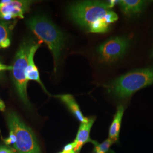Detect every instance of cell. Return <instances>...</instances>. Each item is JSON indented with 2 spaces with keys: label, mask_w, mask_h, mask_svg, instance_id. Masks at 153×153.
<instances>
[{
  "label": "cell",
  "mask_w": 153,
  "mask_h": 153,
  "mask_svg": "<svg viewBox=\"0 0 153 153\" xmlns=\"http://www.w3.org/2000/svg\"><path fill=\"white\" fill-rule=\"evenodd\" d=\"M66 11L73 22L88 33H107L118 19L107 2L97 1L74 2L68 7Z\"/></svg>",
  "instance_id": "obj_1"
},
{
  "label": "cell",
  "mask_w": 153,
  "mask_h": 153,
  "mask_svg": "<svg viewBox=\"0 0 153 153\" xmlns=\"http://www.w3.org/2000/svg\"><path fill=\"white\" fill-rule=\"evenodd\" d=\"M152 85H153V66L129 71L104 86L108 93L114 97L126 99Z\"/></svg>",
  "instance_id": "obj_2"
},
{
  "label": "cell",
  "mask_w": 153,
  "mask_h": 153,
  "mask_svg": "<svg viewBox=\"0 0 153 153\" xmlns=\"http://www.w3.org/2000/svg\"><path fill=\"white\" fill-rule=\"evenodd\" d=\"M27 23L35 35L42 42L47 44L51 51L54 60V71H56L65 45L63 33L45 16H33L28 21Z\"/></svg>",
  "instance_id": "obj_3"
},
{
  "label": "cell",
  "mask_w": 153,
  "mask_h": 153,
  "mask_svg": "<svg viewBox=\"0 0 153 153\" xmlns=\"http://www.w3.org/2000/svg\"><path fill=\"white\" fill-rule=\"evenodd\" d=\"M6 119L10 131H13L16 136L14 148L18 153H41L32 129L22 121L16 112H9Z\"/></svg>",
  "instance_id": "obj_4"
},
{
  "label": "cell",
  "mask_w": 153,
  "mask_h": 153,
  "mask_svg": "<svg viewBox=\"0 0 153 153\" xmlns=\"http://www.w3.org/2000/svg\"><path fill=\"white\" fill-rule=\"evenodd\" d=\"M31 45L27 42H24L16 52L13 65V77L16 92L23 103L27 107H31L28 99L27 85L28 81L26 76L27 66L28 51Z\"/></svg>",
  "instance_id": "obj_5"
},
{
  "label": "cell",
  "mask_w": 153,
  "mask_h": 153,
  "mask_svg": "<svg viewBox=\"0 0 153 153\" xmlns=\"http://www.w3.org/2000/svg\"><path fill=\"white\" fill-rule=\"evenodd\" d=\"M130 46L129 39L125 36H115L107 40L97 48L99 60L104 63L116 62L126 53Z\"/></svg>",
  "instance_id": "obj_6"
},
{
  "label": "cell",
  "mask_w": 153,
  "mask_h": 153,
  "mask_svg": "<svg viewBox=\"0 0 153 153\" xmlns=\"http://www.w3.org/2000/svg\"><path fill=\"white\" fill-rule=\"evenodd\" d=\"M33 3L31 1L3 0L0 1V19L10 21L14 18H23Z\"/></svg>",
  "instance_id": "obj_7"
},
{
  "label": "cell",
  "mask_w": 153,
  "mask_h": 153,
  "mask_svg": "<svg viewBox=\"0 0 153 153\" xmlns=\"http://www.w3.org/2000/svg\"><path fill=\"white\" fill-rule=\"evenodd\" d=\"M153 1L120 0L118 1L122 13L126 16L133 17L141 15Z\"/></svg>",
  "instance_id": "obj_8"
},
{
  "label": "cell",
  "mask_w": 153,
  "mask_h": 153,
  "mask_svg": "<svg viewBox=\"0 0 153 153\" xmlns=\"http://www.w3.org/2000/svg\"><path fill=\"white\" fill-rule=\"evenodd\" d=\"M40 45V44L38 43L33 44L30 47L28 54L27 66L26 71V76L27 81H35L38 82L39 84L40 85V86L43 88V89L44 90L46 94L50 95L49 93L47 91L43 83L40 79L38 69L36 67V66L35 65L33 60L35 54L39 48Z\"/></svg>",
  "instance_id": "obj_9"
},
{
  "label": "cell",
  "mask_w": 153,
  "mask_h": 153,
  "mask_svg": "<svg viewBox=\"0 0 153 153\" xmlns=\"http://www.w3.org/2000/svg\"><path fill=\"white\" fill-rule=\"evenodd\" d=\"M95 120V117L91 116L90 117V119L88 123H81L76 140L74 141L76 146L74 150L76 153H79L83 145L86 142H91L94 144L96 142L90 139L89 135Z\"/></svg>",
  "instance_id": "obj_10"
},
{
  "label": "cell",
  "mask_w": 153,
  "mask_h": 153,
  "mask_svg": "<svg viewBox=\"0 0 153 153\" xmlns=\"http://www.w3.org/2000/svg\"><path fill=\"white\" fill-rule=\"evenodd\" d=\"M55 97L59 98L61 102L65 104L68 109L76 117V119L80 121L81 123H88L89 121L90 117H85L82 114V112L79 108L78 104H77L75 99L70 94H64L56 95Z\"/></svg>",
  "instance_id": "obj_11"
},
{
  "label": "cell",
  "mask_w": 153,
  "mask_h": 153,
  "mask_svg": "<svg viewBox=\"0 0 153 153\" xmlns=\"http://www.w3.org/2000/svg\"><path fill=\"white\" fill-rule=\"evenodd\" d=\"M124 111L125 108L123 105H120L117 107L116 112L109 128V138L114 142L117 141L119 138L121 121Z\"/></svg>",
  "instance_id": "obj_12"
},
{
  "label": "cell",
  "mask_w": 153,
  "mask_h": 153,
  "mask_svg": "<svg viewBox=\"0 0 153 153\" xmlns=\"http://www.w3.org/2000/svg\"><path fill=\"white\" fill-rule=\"evenodd\" d=\"M14 25L13 22L0 20V48H6L10 45V31Z\"/></svg>",
  "instance_id": "obj_13"
},
{
  "label": "cell",
  "mask_w": 153,
  "mask_h": 153,
  "mask_svg": "<svg viewBox=\"0 0 153 153\" xmlns=\"http://www.w3.org/2000/svg\"><path fill=\"white\" fill-rule=\"evenodd\" d=\"M114 141L110 138L107 139L104 142L100 144H99L98 142L94 143V151L95 152H100V153H107L109 152V148Z\"/></svg>",
  "instance_id": "obj_14"
},
{
  "label": "cell",
  "mask_w": 153,
  "mask_h": 153,
  "mask_svg": "<svg viewBox=\"0 0 153 153\" xmlns=\"http://www.w3.org/2000/svg\"><path fill=\"white\" fill-rule=\"evenodd\" d=\"M4 141L7 145L15 144V143L16 142V136L13 131H10L9 137L5 139Z\"/></svg>",
  "instance_id": "obj_15"
},
{
  "label": "cell",
  "mask_w": 153,
  "mask_h": 153,
  "mask_svg": "<svg viewBox=\"0 0 153 153\" xmlns=\"http://www.w3.org/2000/svg\"><path fill=\"white\" fill-rule=\"evenodd\" d=\"M75 144L74 142L69 143L67 145H66L65 146L64 148L63 151L64 152H71V150H73L75 148Z\"/></svg>",
  "instance_id": "obj_16"
},
{
  "label": "cell",
  "mask_w": 153,
  "mask_h": 153,
  "mask_svg": "<svg viewBox=\"0 0 153 153\" xmlns=\"http://www.w3.org/2000/svg\"><path fill=\"white\" fill-rule=\"evenodd\" d=\"M13 66L6 65L0 63V71H12Z\"/></svg>",
  "instance_id": "obj_17"
},
{
  "label": "cell",
  "mask_w": 153,
  "mask_h": 153,
  "mask_svg": "<svg viewBox=\"0 0 153 153\" xmlns=\"http://www.w3.org/2000/svg\"><path fill=\"white\" fill-rule=\"evenodd\" d=\"M0 153H15L12 150L5 147H0Z\"/></svg>",
  "instance_id": "obj_18"
},
{
  "label": "cell",
  "mask_w": 153,
  "mask_h": 153,
  "mask_svg": "<svg viewBox=\"0 0 153 153\" xmlns=\"http://www.w3.org/2000/svg\"><path fill=\"white\" fill-rule=\"evenodd\" d=\"M5 109V105L3 101L0 99V111H4Z\"/></svg>",
  "instance_id": "obj_19"
},
{
  "label": "cell",
  "mask_w": 153,
  "mask_h": 153,
  "mask_svg": "<svg viewBox=\"0 0 153 153\" xmlns=\"http://www.w3.org/2000/svg\"><path fill=\"white\" fill-rule=\"evenodd\" d=\"M94 153H100V152H95Z\"/></svg>",
  "instance_id": "obj_20"
},
{
  "label": "cell",
  "mask_w": 153,
  "mask_h": 153,
  "mask_svg": "<svg viewBox=\"0 0 153 153\" xmlns=\"http://www.w3.org/2000/svg\"><path fill=\"white\" fill-rule=\"evenodd\" d=\"M0 63H1V62H0Z\"/></svg>",
  "instance_id": "obj_21"
}]
</instances>
